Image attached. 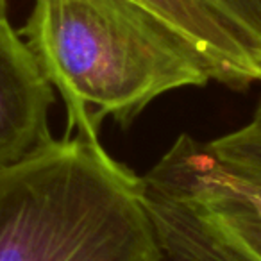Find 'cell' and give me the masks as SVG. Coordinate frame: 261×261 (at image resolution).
Listing matches in <instances>:
<instances>
[{
    "instance_id": "3957f363",
    "label": "cell",
    "mask_w": 261,
    "mask_h": 261,
    "mask_svg": "<svg viewBox=\"0 0 261 261\" xmlns=\"http://www.w3.org/2000/svg\"><path fill=\"white\" fill-rule=\"evenodd\" d=\"M142 199L156 242V261H261V250L218 206L181 135L142 175Z\"/></svg>"
},
{
    "instance_id": "8992f818",
    "label": "cell",
    "mask_w": 261,
    "mask_h": 261,
    "mask_svg": "<svg viewBox=\"0 0 261 261\" xmlns=\"http://www.w3.org/2000/svg\"><path fill=\"white\" fill-rule=\"evenodd\" d=\"M193 156L200 177L218 206L261 250V188L231 174L211 152L207 143L195 140Z\"/></svg>"
},
{
    "instance_id": "30bf717a",
    "label": "cell",
    "mask_w": 261,
    "mask_h": 261,
    "mask_svg": "<svg viewBox=\"0 0 261 261\" xmlns=\"http://www.w3.org/2000/svg\"><path fill=\"white\" fill-rule=\"evenodd\" d=\"M0 16H6V0H0Z\"/></svg>"
},
{
    "instance_id": "277c9868",
    "label": "cell",
    "mask_w": 261,
    "mask_h": 261,
    "mask_svg": "<svg viewBox=\"0 0 261 261\" xmlns=\"http://www.w3.org/2000/svg\"><path fill=\"white\" fill-rule=\"evenodd\" d=\"M54 88L18 31L0 16V167L33 154L54 136L48 111Z\"/></svg>"
},
{
    "instance_id": "ba28073f",
    "label": "cell",
    "mask_w": 261,
    "mask_h": 261,
    "mask_svg": "<svg viewBox=\"0 0 261 261\" xmlns=\"http://www.w3.org/2000/svg\"><path fill=\"white\" fill-rule=\"evenodd\" d=\"M261 63V0H200Z\"/></svg>"
},
{
    "instance_id": "7a4b0ae2",
    "label": "cell",
    "mask_w": 261,
    "mask_h": 261,
    "mask_svg": "<svg viewBox=\"0 0 261 261\" xmlns=\"http://www.w3.org/2000/svg\"><path fill=\"white\" fill-rule=\"evenodd\" d=\"M0 261H156L142 177L79 130L0 167Z\"/></svg>"
},
{
    "instance_id": "52a82bcc",
    "label": "cell",
    "mask_w": 261,
    "mask_h": 261,
    "mask_svg": "<svg viewBox=\"0 0 261 261\" xmlns=\"http://www.w3.org/2000/svg\"><path fill=\"white\" fill-rule=\"evenodd\" d=\"M207 147L231 174L261 188V120L250 116L245 125L211 140Z\"/></svg>"
},
{
    "instance_id": "5b68a950",
    "label": "cell",
    "mask_w": 261,
    "mask_h": 261,
    "mask_svg": "<svg viewBox=\"0 0 261 261\" xmlns=\"http://www.w3.org/2000/svg\"><path fill=\"white\" fill-rule=\"evenodd\" d=\"M163 20L200 56L211 81L236 91L261 83V63L200 0H133Z\"/></svg>"
},
{
    "instance_id": "9c48e42d",
    "label": "cell",
    "mask_w": 261,
    "mask_h": 261,
    "mask_svg": "<svg viewBox=\"0 0 261 261\" xmlns=\"http://www.w3.org/2000/svg\"><path fill=\"white\" fill-rule=\"evenodd\" d=\"M252 118L261 120V98H259V102H257L256 109H254V113H252Z\"/></svg>"
},
{
    "instance_id": "6da1fadb",
    "label": "cell",
    "mask_w": 261,
    "mask_h": 261,
    "mask_svg": "<svg viewBox=\"0 0 261 261\" xmlns=\"http://www.w3.org/2000/svg\"><path fill=\"white\" fill-rule=\"evenodd\" d=\"M66 108V133L129 125L168 91L211 81L200 56L133 0H34L18 31Z\"/></svg>"
}]
</instances>
